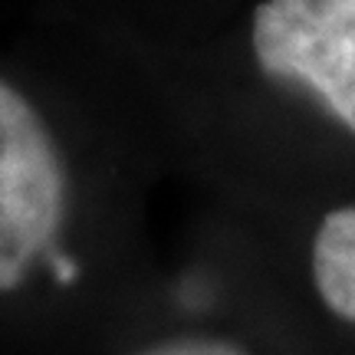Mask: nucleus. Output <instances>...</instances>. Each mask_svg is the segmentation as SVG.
<instances>
[{
	"label": "nucleus",
	"mask_w": 355,
	"mask_h": 355,
	"mask_svg": "<svg viewBox=\"0 0 355 355\" xmlns=\"http://www.w3.org/2000/svg\"><path fill=\"white\" fill-rule=\"evenodd\" d=\"M135 355H247L237 343L214 339V336H181V339H165Z\"/></svg>",
	"instance_id": "nucleus-4"
},
{
	"label": "nucleus",
	"mask_w": 355,
	"mask_h": 355,
	"mask_svg": "<svg viewBox=\"0 0 355 355\" xmlns=\"http://www.w3.org/2000/svg\"><path fill=\"white\" fill-rule=\"evenodd\" d=\"M69 178L50 125L20 89L0 79V293L26 283L60 237Z\"/></svg>",
	"instance_id": "nucleus-1"
},
{
	"label": "nucleus",
	"mask_w": 355,
	"mask_h": 355,
	"mask_svg": "<svg viewBox=\"0 0 355 355\" xmlns=\"http://www.w3.org/2000/svg\"><path fill=\"white\" fill-rule=\"evenodd\" d=\"M313 283L332 316L355 322V204L322 217L313 237Z\"/></svg>",
	"instance_id": "nucleus-3"
},
{
	"label": "nucleus",
	"mask_w": 355,
	"mask_h": 355,
	"mask_svg": "<svg viewBox=\"0 0 355 355\" xmlns=\"http://www.w3.org/2000/svg\"><path fill=\"white\" fill-rule=\"evenodd\" d=\"M250 46L266 76L313 89L355 135V0H260Z\"/></svg>",
	"instance_id": "nucleus-2"
}]
</instances>
